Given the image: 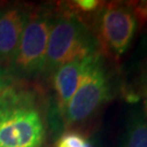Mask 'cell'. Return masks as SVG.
I'll list each match as a JSON object with an SVG mask.
<instances>
[{
    "mask_svg": "<svg viewBox=\"0 0 147 147\" xmlns=\"http://www.w3.org/2000/svg\"><path fill=\"white\" fill-rule=\"evenodd\" d=\"M97 28L100 44L115 57L127 51L137 28V20L132 3L112 2L98 11Z\"/></svg>",
    "mask_w": 147,
    "mask_h": 147,
    "instance_id": "5b68a950",
    "label": "cell"
},
{
    "mask_svg": "<svg viewBox=\"0 0 147 147\" xmlns=\"http://www.w3.org/2000/svg\"><path fill=\"white\" fill-rule=\"evenodd\" d=\"M134 14L136 16L137 23L143 26H147V1H140L132 3Z\"/></svg>",
    "mask_w": 147,
    "mask_h": 147,
    "instance_id": "4fadbf2b",
    "label": "cell"
},
{
    "mask_svg": "<svg viewBox=\"0 0 147 147\" xmlns=\"http://www.w3.org/2000/svg\"><path fill=\"white\" fill-rule=\"evenodd\" d=\"M129 94L131 96L144 95L147 97V50L132 73V79L129 83Z\"/></svg>",
    "mask_w": 147,
    "mask_h": 147,
    "instance_id": "9c48e42d",
    "label": "cell"
},
{
    "mask_svg": "<svg viewBox=\"0 0 147 147\" xmlns=\"http://www.w3.org/2000/svg\"><path fill=\"white\" fill-rule=\"evenodd\" d=\"M99 53V42L73 12L55 18L49 31L42 75L51 74L63 64Z\"/></svg>",
    "mask_w": 147,
    "mask_h": 147,
    "instance_id": "7a4b0ae2",
    "label": "cell"
},
{
    "mask_svg": "<svg viewBox=\"0 0 147 147\" xmlns=\"http://www.w3.org/2000/svg\"><path fill=\"white\" fill-rule=\"evenodd\" d=\"M144 113H145V118H146V121H147V97H146V100H145V102H144Z\"/></svg>",
    "mask_w": 147,
    "mask_h": 147,
    "instance_id": "5bb4252c",
    "label": "cell"
},
{
    "mask_svg": "<svg viewBox=\"0 0 147 147\" xmlns=\"http://www.w3.org/2000/svg\"><path fill=\"white\" fill-rule=\"evenodd\" d=\"M120 147H147V121L141 108H135L129 117Z\"/></svg>",
    "mask_w": 147,
    "mask_h": 147,
    "instance_id": "ba28073f",
    "label": "cell"
},
{
    "mask_svg": "<svg viewBox=\"0 0 147 147\" xmlns=\"http://www.w3.org/2000/svg\"><path fill=\"white\" fill-rule=\"evenodd\" d=\"M92 147H100V144L96 140H92Z\"/></svg>",
    "mask_w": 147,
    "mask_h": 147,
    "instance_id": "9a60e30c",
    "label": "cell"
},
{
    "mask_svg": "<svg viewBox=\"0 0 147 147\" xmlns=\"http://www.w3.org/2000/svg\"><path fill=\"white\" fill-rule=\"evenodd\" d=\"M14 87H16L14 78L9 73L7 69L0 68V99L5 97Z\"/></svg>",
    "mask_w": 147,
    "mask_h": 147,
    "instance_id": "7c38bea8",
    "label": "cell"
},
{
    "mask_svg": "<svg viewBox=\"0 0 147 147\" xmlns=\"http://www.w3.org/2000/svg\"><path fill=\"white\" fill-rule=\"evenodd\" d=\"M111 97V84L101 56L92 59L63 116L67 126L87 120Z\"/></svg>",
    "mask_w": 147,
    "mask_h": 147,
    "instance_id": "277c9868",
    "label": "cell"
},
{
    "mask_svg": "<svg viewBox=\"0 0 147 147\" xmlns=\"http://www.w3.org/2000/svg\"><path fill=\"white\" fill-rule=\"evenodd\" d=\"M69 5L71 8L74 9V14L76 13H98V11L102 8V2L98 0H75L70 2Z\"/></svg>",
    "mask_w": 147,
    "mask_h": 147,
    "instance_id": "8fae6325",
    "label": "cell"
},
{
    "mask_svg": "<svg viewBox=\"0 0 147 147\" xmlns=\"http://www.w3.org/2000/svg\"><path fill=\"white\" fill-rule=\"evenodd\" d=\"M96 56L97 55L86 59H80L65 63L59 67L51 74L55 90V104L57 107V112L61 118L64 116L69 102L79 86L85 69Z\"/></svg>",
    "mask_w": 147,
    "mask_h": 147,
    "instance_id": "52a82bcc",
    "label": "cell"
},
{
    "mask_svg": "<svg viewBox=\"0 0 147 147\" xmlns=\"http://www.w3.org/2000/svg\"><path fill=\"white\" fill-rule=\"evenodd\" d=\"M30 16L31 13L23 7L0 9V64L10 62Z\"/></svg>",
    "mask_w": 147,
    "mask_h": 147,
    "instance_id": "8992f818",
    "label": "cell"
},
{
    "mask_svg": "<svg viewBox=\"0 0 147 147\" xmlns=\"http://www.w3.org/2000/svg\"><path fill=\"white\" fill-rule=\"evenodd\" d=\"M53 19L46 12L31 13L16 53L9 62V73L16 79H36L44 74L49 31Z\"/></svg>",
    "mask_w": 147,
    "mask_h": 147,
    "instance_id": "3957f363",
    "label": "cell"
},
{
    "mask_svg": "<svg viewBox=\"0 0 147 147\" xmlns=\"http://www.w3.org/2000/svg\"><path fill=\"white\" fill-rule=\"evenodd\" d=\"M55 147H92V140L82 133L70 131L59 137Z\"/></svg>",
    "mask_w": 147,
    "mask_h": 147,
    "instance_id": "30bf717a",
    "label": "cell"
},
{
    "mask_svg": "<svg viewBox=\"0 0 147 147\" xmlns=\"http://www.w3.org/2000/svg\"><path fill=\"white\" fill-rule=\"evenodd\" d=\"M44 118L32 92L14 87L0 99V147H42Z\"/></svg>",
    "mask_w": 147,
    "mask_h": 147,
    "instance_id": "6da1fadb",
    "label": "cell"
}]
</instances>
